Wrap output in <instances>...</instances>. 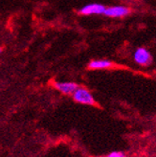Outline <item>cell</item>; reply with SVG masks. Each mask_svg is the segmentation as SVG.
Segmentation results:
<instances>
[{
  "label": "cell",
  "mask_w": 156,
  "mask_h": 157,
  "mask_svg": "<svg viewBox=\"0 0 156 157\" xmlns=\"http://www.w3.org/2000/svg\"><path fill=\"white\" fill-rule=\"evenodd\" d=\"M133 59L136 63L141 66H149L152 62V56L150 52L144 47H140L136 49L133 54Z\"/></svg>",
  "instance_id": "obj_2"
},
{
  "label": "cell",
  "mask_w": 156,
  "mask_h": 157,
  "mask_svg": "<svg viewBox=\"0 0 156 157\" xmlns=\"http://www.w3.org/2000/svg\"><path fill=\"white\" fill-rule=\"evenodd\" d=\"M112 61L107 59H93L89 62L88 68L91 70H100V69H108L112 67Z\"/></svg>",
  "instance_id": "obj_6"
},
{
  "label": "cell",
  "mask_w": 156,
  "mask_h": 157,
  "mask_svg": "<svg viewBox=\"0 0 156 157\" xmlns=\"http://www.w3.org/2000/svg\"><path fill=\"white\" fill-rule=\"evenodd\" d=\"M132 13V10L126 6H112L106 7L104 14L107 17H124Z\"/></svg>",
  "instance_id": "obj_3"
},
{
  "label": "cell",
  "mask_w": 156,
  "mask_h": 157,
  "mask_svg": "<svg viewBox=\"0 0 156 157\" xmlns=\"http://www.w3.org/2000/svg\"><path fill=\"white\" fill-rule=\"evenodd\" d=\"M106 7L103 4L91 3L83 6L79 10V13L82 15H92V14H104Z\"/></svg>",
  "instance_id": "obj_4"
},
{
  "label": "cell",
  "mask_w": 156,
  "mask_h": 157,
  "mask_svg": "<svg viewBox=\"0 0 156 157\" xmlns=\"http://www.w3.org/2000/svg\"><path fill=\"white\" fill-rule=\"evenodd\" d=\"M54 87L62 94H65V95H73L74 92L79 88V85L76 82H56L53 83Z\"/></svg>",
  "instance_id": "obj_5"
},
{
  "label": "cell",
  "mask_w": 156,
  "mask_h": 157,
  "mask_svg": "<svg viewBox=\"0 0 156 157\" xmlns=\"http://www.w3.org/2000/svg\"><path fill=\"white\" fill-rule=\"evenodd\" d=\"M1 52H2V50H1V48H0V54H1Z\"/></svg>",
  "instance_id": "obj_8"
},
{
  "label": "cell",
  "mask_w": 156,
  "mask_h": 157,
  "mask_svg": "<svg viewBox=\"0 0 156 157\" xmlns=\"http://www.w3.org/2000/svg\"><path fill=\"white\" fill-rule=\"evenodd\" d=\"M105 157H127V155L123 151H112Z\"/></svg>",
  "instance_id": "obj_7"
},
{
  "label": "cell",
  "mask_w": 156,
  "mask_h": 157,
  "mask_svg": "<svg viewBox=\"0 0 156 157\" xmlns=\"http://www.w3.org/2000/svg\"><path fill=\"white\" fill-rule=\"evenodd\" d=\"M72 97L76 103L87 105H96V101L94 97H93L91 92L86 88L80 87L79 86V88L74 92Z\"/></svg>",
  "instance_id": "obj_1"
}]
</instances>
